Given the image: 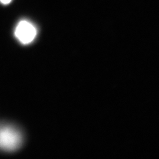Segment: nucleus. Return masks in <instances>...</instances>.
I'll return each instance as SVG.
<instances>
[{
	"mask_svg": "<svg viewBox=\"0 0 159 159\" xmlns=\"http://www.w3.org/2000/svg\"><path fill=\"white\" fill-rule=\"evenodd\" d=\"M22 143V134L17 128L11 125L0 127V150L16 151L21 147Z\"/></svg>",
	"mask_w": 159,
	"mask_h": 159,
	"instance_id": "nucleus-1",
	"label": "nucleus"
},
{
	"mask_svg": "<svg viewBox=\"0 0 159 159\" xmlns=\"http://www.w3.org/2000/svg\"><path fill=\"white\" fill-rule=\"evenodd\" d=\"M37 34V28L27 20L20 21L15 29V36L23 44H28L32 43Z\"/></svg>",
	"mask_w": 159,
	"mask_h": 159,
	"instance_id": "nucleus-2",
	"label": "nucleus"
},
{
	"mask_svg": "<svg viewBox=\"0 0 159 159\" xmlns=\"http://www.w3.org/2000/svg\"><path fill=\"white\" fill-rule=\"evenodd\" d=\"M11 0H0V2H1L3 5H7L9 3H11Z\"/></svg>",
	"mask_w": 159,
	"mask_h": 159,
	"instance_id": "nucleus-3",
	"label": "nucleus"
}]
</instances>
